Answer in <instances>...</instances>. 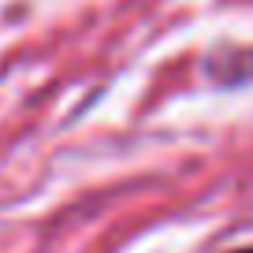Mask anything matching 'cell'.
<instances>
[{"instance_id":"obj_1","label":"cell","mask_w":253,"mask_h":253,"mask_svg":"<svg viewBox=\"0 0 253 253\" xmlns=\"http://www.w3.org/2000/svg\"><path fill=\"white\" fill-rule=\"evenodd\" d=\"M242 253H253V250H242Z\"/></svg>"}]
</instances>
